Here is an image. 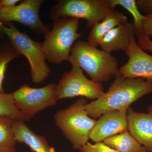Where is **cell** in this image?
Here are the masks:
<instances>
[{
  "instance_id": "6da1fadb",
  "label": "cell",
  "mask_w": 152,
  "mask_h": 152,
  "mask_svg": "<svg viewBox=\"0 0 152 152\" xmlns=\"http://www.w3.org/2000/svg\"><path fill=\"white\" fill-rule=\"evenodd\" d=\"M152 93V82L142 78H127L117 75L107 91L86 105L88 115L96 118L107 112L128 109L133 103Z\"/></svg>"
},
{
  "instance_id": "7a4b0ae2",
  "label": "cell",
  "mask_w": 152,
  "mask_h": 152,
  "mask_svg": "<svg viewBox=\"0 0 152 152\" xmlns=\"http://www.w3.org/2000/svg\"><path fill=\"white\" fill-rule=\"evenodd\" d=\"M67 61L85 71L91 80L98 83L108 81L118 75L119 69L116 57L85 41L75 43Z\"/></svg>"
},
{
  "instance_id": "3957f363",
  "label": "cell",
  "mask_w": 152,
  "mask_h": 152,
  "mask_svg": "<svg viewBox=\"0 0 152 152\" xmlns=\"http://www.w3.org/2000/svg\"><path fill=\"white\" fill-rule=\"evenodd\" d=\"M87 104L86 98L80 97L54 116L55 124L70 142L74 150H80L88 142L90 133L96 122L88 115Z\"/></svg>"
},
{
  "instance_id": "277c9868",
  "label": "cell",
  "mask_w": 152,
  "mask_h": 152,
  "mask_svg": "<svg viewBox=\"0 0 152 152\" xmlns=\"http://www.w3.org/2000/svg\"><path fill=\"white\" fill-rule=\"evenodd\" d=\"M79 19L63 18L54 21L53 28L42 43L47 60L59 65L67 61L74 44L82 37L78 32Z\"/></svg>"
},
{
  "instance_id": "5b68a950",
  "label": "cell",
  "mask_w": 152,
  "mask_h": 152,
  "mask_svg": "<svg viewBox=\"0 0 152 152\" xmlns=\"http://www.w3.org/2000/svg\"><path fill=\"white\" fill-rule=\"evenodd\" d=\"M3 23L5 35L20 55H23L29 63L33 82L38 84L45 80L51 70L46 63V58L41 43L33 40L26 33L22 32L12 23Z\"/></svg>"
},
{
  "instance_id": "8992f818",
  "label": "cell",
  "mask_w": 152,
  "mask_h": 152,
  "mask_svg": "<svg viewBox=\"0 0 152 152\" xmlns=\"http://www.w3.org/2000/svg\"><path fill=\"white\" fill-rule=\"evenodd\" d=\"M114 10L108 0H61L51 10L50 18L53 21L63 18L84 19L91 28Z\"/></svg>"
},
{
  "instance_id": "52a82bcc",
  "label": "cell",
  "mask_w": 152,
  "mask_h": 152,
  "mask_svg": "<svg viewBox=\"0 0 152 152\" xmlns=\"http://www.w3.org/2000/svg\"><path fill=\"white\" fill-rule=\"evenodd\" d=\"M12 94L15 105L28 121L42 111L56 105V84H49L41 88L23 85Z\"/></svg>"
},
{
  "instance_id": "ba28073f",
  "label": "cell",
  "mask_w": 152,
  "mask_h": 152,
  "mask_svg": "<svg viewBox=\"0 0 152 152\" xmlns=\"http://www.w3.org/2000/svg\"><path fill=\"white\" fill-rule=\"evenodd\" d=\"M56 88L58 100L80 96L93 101L104 93L102 83L89 80L84 75L83 69L76 66H72L71 70L63 75Z\"/></svg>"
},
{
  "instance_id": "9c48e42d",
  "label": "cell",
  "mask_w": 152,
  "mask_h": 152,
  "mask_svg": "<svg viewBox=\"0 0 152 152\" xmlns=\"http://www.w3.org/2000/svg\"><path fill=\"white\" fill-rule=\"evenodd\" d=\"M43 2V0H25L12 7H0V22L4 24L18 22L30 28L34 32L45 35L50 30L39 16Z\"/></svg>"
},
{
  "instance_id": "30bf717a",
  "label": "cell",
  "mask_w": 152,
  "mask_h": 152,
  "mask_svg": "<svg viewBox=\"0 0 152 152\" xmlns=\"http://www.w3.org/2000/svg\"><path fill=\"white\" fill-rule=\"evenodd\" d=\"M124 52L128 57V61L119 68L118 75L127 78H142L152 82V56L139 46L135 36L132 38Z\"/></svg>"
},
{
  "instance_id": "8fae6325",
  "label": "cell",
  "mask_w": 152,
  "mask_h": 152,
  "mask_svg": "<svg viewBox=\"0 0 152 152\" xmlns=\"http://www.w3.org/2000/svg\"><path fill=\"white\" fill-rule=\"evenodd\" d=\"M128 109L107 112L100 117L90 133L89 139L95 142L128 131Z\"/></svg>"
},
{
  "instance_id": "7c38bea8",
  "label": "cell",
  "mask_w": 152,
  "mask_h": 152,
  "mask_svg": "<svg viewBox=\"0 0 152 152\" xmlns=\"http://www.w3.org/2000/svg\"><path fill=\"white\" fill-rule=\"evenodd\" d=\"M128 129L129 133L148 152L152 151V115L127 110Z\"/></svg>"
},
{
  "instance_id": "4fadbf2b",
  "label": "cell",
  "mask_w": 152,
  "mask_h": 152,
  "mask_svg": "<svg viewBox=\"0 0 152 152\" xmlns=\"http://www.w3.org/2000/svg\"><path fill=\"white\" fill-rule=\"evenodd\" d=\"M135 35L133 23L129 22L118 26L104 36L99 44L102 50L109 53L124 51Z\"/></svg>"
},
{
  "instance_id": "5bb4252c",
  "label": "cell",
  "mask_w": 152,
  "mask_h": 152,
  "mask_svg": "<svg viewBox=\"0 0 152 152\" xmlns=\"http://www.w3.org/2000/svg\"><path fill=\"white\" fill-rule=\"evenodd\" d=\"M13 128L17 142L24 144L34 152H57L43 136L32 131L22 120H14Z\"/></svg>"
},
{
  "instance_id": "9a60e30c",
  "label": "cell",
  "mask_w": 152,
  "mask_h": 152,
  "mask_svg": "<svg viewBox=\"0 0 152 152\" xmlns=\"http://www.w3.org/2000/svg\"><path fill=\"white\" fill-rule=\"evenodd\" d=\"M128 22L127 18L124 13L114 10L103 20L92 27L88 38V42L98 47L104 36L109 32Z\"/></svg>"
},
{
  "instance_id": "2e32d148",
  "label": "cell",
  "mask_w": 152,
  "mask_h": 152,
  "mask_svg": "<svg viewBox=\"0 0 152 152\" xmlns=\"http://www.w3.org/2000/svg\"><path fill=\"white\" fill-rule=\"evenodd\" d=\"M106 145L119 152H148L128 131L120 133L106 139Z\"/></svg>"
},
{
  "instance_id": "e0dca14e",
  "label": "cell",
  "mask_w": 152,
  "mask_h": 152,
  "mask_svg": "<svg viewBox=\"0 0 152 152\" xmlns=\"http://www.w3.org/2000/svg\"><path fill=\"white\" fill-rule=\"evenodd\" d=\"M14 119L0 116V152H16L17 142L14 134Z\"/></svg>"
},
{
  "instance_id": "ac0fdd59",
  "label": "cell",
  "mask_w": 152,
  "mask_h": 152,
  "mask_svg": "<svg viewBox=\"0 0 152 152\" xmlns=\"http://www.w3.org/2000/svg\"><path fill=\"white\" fill-rule=\"evenodd\" d=\"M110 5L115 9L117 6H120L126 9L132 16L133 23L135 36L137 38L142 36V25L145 16L143 15L137 6L136 0H108Z\"/></svg>"
},
{
  "instance_id": "d6986e66",
  "label": "cell",
  "mask_w": 152,
  "mask_h": 152,
  "mask_svg": "<svg viewBox=\"0 0 152 152\" xmlns=\"http://www.w3.org/2000/svg\"><path fill=\"white\" fill-rule=\"evenodd\" d=\"M20 55L10 42L0 45V93H4L3 82L9 63Z\"/></svg>"
},
{
  "instance_id": "ffe728a7",
  "label": "cell",
  "mask_w": 152,
  "mask_h": 152,
  "mask_svg": "<svg viewBox=\"0 0 152 152\" xmlns=\"http://www.w3.org/2000/svg\"><path fill=\"white\" fill-rule=\"evenodd\" d=\"M0 116L9 117L24 122L28 121L16 107L12 93H0Z\"/></svg>"
},
{
  "instance_id": "44dd1931",
  "label": "cell",
  "mask_w": 152,
  "mask_h": 152,
  "mask_svg": "<svg viewBox=\"0 0 152 152\" xmlns=\"http://www.w3.org/2000/svg\"><path fill=\"white\" fill-rule=\"evenodd\" d=\"M79 150L81 152H119L107 145L103 142L94 144L88 142Z\"/></svg>"
},
{
  "instance_id": "7402d4cb",
  "label": "cell",
  "mask_w": 152,
  "mask_h": 152,
  "mask_svg": "<svg viewBox=\"0 0 152 152\" xmlns=\"http://www.w3.org/2000/svg\"><path fill=\"white\" fill-rule=\"evenodd\" d=\"M142 36L148 38L152 37V13L145 15L142 25Z\"/></svg>"
},
{
  "instance_id": "603a6c76",
  "label": "cell",
  "mask_w": 152,
  "mask_h": 152,
  "mask_svg": "<svg viewBox=\"0 0 152 152\" xmlns=\"http://www.w3.org/2000/svg\"><path fill=\"white\" fill-rule=\"evenodd\" d=\"M137 43L139 46L144 51L152 52V40L145 36L137 37Z\"/></svg>"
},
{
  "instance_id": "cb8c5ba5",
  "label": "cell",
  "mask_w": 152,
  "mask_h": 152,
  "mask_svg": "<svg viewBox=\"0 0 152 152\" xmlns=\"http://www.w3.org/2000/svg\"><path fill=\"white\" fill-rule=\"evenodd\" d=\"M136 4L139 10L146 15L152 13V0H137Z\"/></svg>"
},
{
  "instance_id": "d4e9b609",
  "label": "cell",
  "mask_w": 152,
  "mask_h": 152,
  "mask_svg": "<svg viewBox=\"0 0 152 152\" xmlns=\"http://www.w3.org/2000/svg\"><path fill=\"white\" fill-rule=\"evenodd\" d=\"M20 1V0H0V7H12Z\"/></svg>"
},
{
  "instance_id": "484cf974",
  "label": "cell",
  "mask_w": 152,
  "mask_h": 152,
  "mask_svg": "<svg viewBox=\"0 0 152 152\" xmlns=\"http://www.w3.org/2000/svg\"><path fill=\"white\" fill-rule=\"evenodd\" d=\"M2 24L3 23L0 22V37H2L3 35H5L4 31H3L2 28Z\"/></svg>"
},
{
  "instance_id": "4316f807",
  "label": "cell",
  "mask_w": 152,
  "mask_h": 152,
  "mask_svg": "<svg viewBox=\"0 0 152 152\" xmlns=\"http://www.w3.org/2000/svg\"><path fill=\"white\" fill-rule=\"evenodd\" d=\"M148 113L152 115V104L150 105L148 108Z\"/></svg>"
},
{
  "instance_id": "83f0119b",
  "label": "cell",
  "mask_w": 152,
  "mask_h": 152,
  "mask_svg": "<svg viewBox=\"0 0 152 152\" xmlns=\"http://www.w3.org/2000/svg\"><path fill=\"white\" fill-rule=\"evenodd\" d=\"M152 152V151H151V152Z\"/></svg>"
},
{
  "instance_id": "f1b7e54d",
  "label": "cell",
  "mask_w": 152,
  "mask_h": 152,
  "mask_svg": "<svg viewBox=\"0 0 152 152\" xmlns=\"http://www.w3.org/2000/svg\"><path fill=\"white\" fill-rule=\"evenodd\" d=\"M17 152L16 151V152Z\"/></svg>"
}]
</instances>
